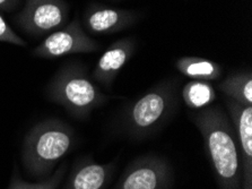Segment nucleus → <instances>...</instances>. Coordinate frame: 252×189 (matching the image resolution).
<instances>
[{
	"instance_id": "2",
	"label": "nucleus",
	"mask_w": 252,
	"mask_h": 189,
	"mask_svg": "<svg viewBox=\"0 0 252 189\" xmlns=\"http://www.w3.org/2000/svg\"><path fill=\"white\" fill-rule=\"evenodd\" d=\"M179 107V80H162L122 110L120 130L131 140L155 135L169 122Z\"/></svg>"
},
{
	"instance_id": "15",
	"label": "nucleus",
	"mask_w": 252,
	"mask_h": 189,
	"mask_svg": "<svg viewBox=\"0 0 252 189\" xmlns=\"http://www.w3.org/2000/svg\"><path fill=\"white\" fill-rule=\"evenodd\" d=\"M64 171H66V164H63L58 170L56 171L55 175L48 177L47 179H43L40 181V183L35 184L26 183V181L23 180L21 177L15 172L13 178H11V183L8 189H56L59 186L61 180H63Z\"/></svg>"
},
{
	"instance_id": "10",
	"label": "nucleus",
	"mask_w": 252,
	"mask_h": 189,
	"mask_svg": "<svg viewBox=\"0 0 252 189\" xmlns=\"http://www.w3.org/2000/svg\"><path fill=\"white\" fill-rule=\"evenodd\" d=\"M136 50V41L132 38H120L102 53L93 71V79L105 87H110L118 74L130 60Z\"/></svg>"
},
{
	"instance_id": "7",
	"label": "nucleus",
	"mask_w": 252,
	"mask_h": 189,
	"mask_svg": "<svg viewBox=\"0 0 252 189\" xmlns=\"http://www.w3.org/2000/svg\"><path fill=\"white\" fill-rule=\"evenodd\" d=\"M100 44L87 36L78 18L49 34L36 48L33 55L42 59H57L74 53L96 52Z\"/></svg>"
},
{
	"instance_id": "8",
	"label": "nucleus",
	"mask_w": 252,
	"mask_h": 189,
	"mask_svg": "<svg viewBox=\"0 0 252 189\" xmlns=\"http://www.w3.org/2000/svg\"><path fill=\"white\" fill-rule=\"evenodd\" d=\"M225 103L241 155V189H252V106H243L231 99H227Z\"/></svg>"
},
{
	"instance_id": "17",
	"label": "nucleus",
	"mask_w": 252,
	"mask_h": 189,
	"mask_svg": "<svg viewBox=\"0 0 252 189\" xmlns=\"http://www.w3.org/2000/svg\"><path fill=\"white\" fill-rule=\"evenodd\" d=\"M21 0H0V11H13L20 5Z\"/></svg>"
},
{
	"instance_id": "16",
	"label": "nucleus",
	"mask_w": 252,
	"mask_h": 189,
	"mask_svg": "<svg viewBox=\"0 0 252 189\" xmlns=\"http://www.w3.org/2000/svg\"><path fill=\"white\" fill-rule=\"evenodd\" d=\"M0 42L26 47L28 42L22 38L15 31L10 28V25L6 22V19L0 14Z\"/></svg>"
},
{
	"instance_id": "12",
	"label": "nucleus",
	"mask_w": 252,
	"mask_h": 189,
	"mask_svg": "<svg viewBox=\"0 0 252 189\" xmlns=\"http://www.w3.org/2000/svg\"><path fill=\"white\" fill-rule=\"evenodd\" d=\"M175 68L183 76L192 80H206L211 82L220 78L223 68L220 64L211 59L200 57H181L175 61Z\"/></svg>"
},
{
	"instance_id": "3",
	"label": "nucleus",
	"mask_w": 252,
	"mask_h": 189,
	"mask_svg": "<svg viewBox=\"0 0 252 189\" xmlns=\"http://www.w3.org/2000/svg\"><path fill=\"white\" fill-rule=\"evenodd\" d=\"M47 95L79 120H85L109 100L108 95L93 83L84 66L76 63L59 69L48 84Z\"/></svg>"
},
{
	"instance_id": "6",
	"label": "nucleus",
	"mask_w": 252,
	"mask_h": 189,
	"mask_svg": "<svg viewBox=\"0 0 252 189\" xmlns=\"http://www.w3.org/2000/svg\"><path fill=\"white\" fill-rule=\"evenodd\" d=\"M173 171L166 159L148 154L133 160L113 189H169Z\"/></svg>"
},
{
	"instance_id": "5",
	"label": "nucleus",
	"mask_w": 252,
	"mask_h": 189,
	"mask_svg": "<svg viewBox=\"0 0 252 189\" xmlns=\"http://www.w3.org/2000/svg\"><path fill=\"white\" fill-rule=\"evenodd\" d=\"M68 13L69 6L64 0H25L14 22L30 36L42 37L63 28Z\"/></svg>"
},
{
	"instance_id": "4",
	"label": "nucleus",
	"mask_w": 252,
	"mask_h": 189,
	"mask_svg": "<svg viewBox=\"0 0 252 189\" xmlns=\"http://www.w3.org/2000/svg\"><path fill=\"white\" fill-rule=\"evenodd\" d=\"M75 132L57 119L39 123L31 129L24 142L23 161L28 171L37 178L48 176L60 159L74 146Z\"/></svg>"
},
{
	"instance_id": "14",
	"label": "nucleus",
	"mask_w": 252,
	"mask_h": 189,
	"mask_svg": "<svg viewBox=\"0 0 252 189\" xmlns=\"http://www.w3.org/2000/svg\"><path fill=\"white\" fill-rule=\"evenodd\" d=\"M182 100L190 109L199 110L216 100L215 88L206 80H191L182 88Z\"/></svg>"
},
{
	"instance_id": "13",
	"label": "nucleus",
	"mask_w": 252,
	"mask_h": 189,
	"mask_svg": "<svg viewBox=\"0 0 252 189\" xmlns=\"http://www.w3.org/2000/svg\"><path fill=\"white\" fill-rule=\"evenodd\" d=\"M222 93L243 106H252V74L251 71H242L228 75L219 84Z\"/></svg>"
},
{
	"instance_id": "1",
	"label": "nucleus",
	"mask_w": 252,
	"mask_h": 189,
	"mask_svg": "<svg viewBox=\"0 0 252 189\" xmlns=\"http://www.w3.org/2000/svg\"><path fill=\"white\" fill-rule=\"evenodd\" d=\"M204 138L219 189H241V155L234 127L220 107H209L191 115Z\"/></svg>"
},
{
	"instance_id": "9",
	"label": "nucleus",
	"mask_w": 252,
	"mask_h": 189,
	"mask_svg": "<svg viewBox=\"0 0 252 189\" xmlns=\"http://www.w3.org/2000/svg\"><path fill=\"white\" fill-rule=\"evenodd\" d=\"M138 19L133 10L113 8L93 3L84 14L86 29L95 34H112L130 28Z\"/></svg>"
},
{
	"instance_id": "11",
	"label": "nucleus",
	"mask_w": 252,
	"mask_h": 189,
	"mask_svg": "<svg viewBox=\"0 0 252 189\" xmlns=\"http://www.w3.org/2000/svg\"><path fill=\"white\" fill-rule=\"evenodd\" d=\"M116 161L96 163L93 157H82L74 167L64 189H106L116 171Z\"/></svg>"
}]
</instances>
